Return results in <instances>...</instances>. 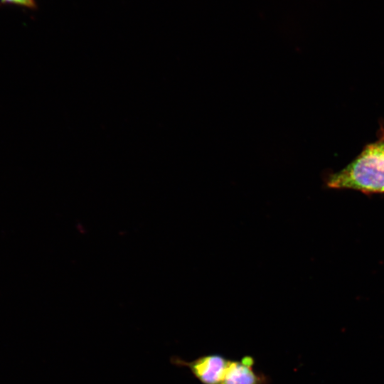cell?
Masks as SVG:
<instances>
[{"mask_svg":"<svg viewBox=\"0 0 384 384\" xmlns=\"http://www.w3.org/2000/svg\"><path fill=\"white\" fill-rule=\"evenodd\" d=\"M328 188L350 189L365 194L384 193V127L379 138L366 144L348 165L325 178Z\"/></svg>","mask_w":384,"mask_h":384,"instance_id":"1","label":"cell"},{"mask_svg":"<svg viewBox=\"0 0 384 384\" xmlns=\"http://www.w3.org/2000/svg\"><path fill=\"white\" fill-rule=\"evenodd\" d=\"M229 360L221 354L211 353L191 361L174 356L171 361L175 366L188 368L201 384H221Z\"/></svg>","mask_w":384,"mask_h":384,"instance_id":"2","label":"cell"},{"mask_svg":"<svg viewBox=\"0 0 384 384\" xmlns=\"http://www.w3.org/2000/svg\"><path fill=\"white\" fill-rule=\"evenodd\" d=\"M255 360L251 356L240 360H229L221 384H269L270 378L254 369Z\"/></svg>","mask_w":384,"mask_h":384,"instance_id":"3","label":"cell"},{"mask_svg":"<svg viewBox=\"0 0 384 384\" xmlns=\"http://www.w3.org/2000/svg\"><path fill=\"white\" fill-rule=\"evenodd\" d=\"M3 4H11L34 9L37 7L35 0H0Z\"/></svg>","mask_w":384,"mask_h":384,"instance_id":"4","label":"cell"}]
</instances>
